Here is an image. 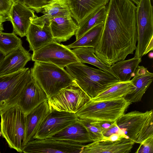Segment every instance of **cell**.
Returning a JSON list of instances; mask_svg holds the SVG:
<instances>
[{
  "label": "cell",
  "instance_id": "4dcf8cb0",
  "mask_svg": "<svg viewBox=\"0 0 153 153\" xmlns=\"http://www.w3.org/2000/svg\"><path fill=\"white\" fill-rule=\"evenodd\" d=\"M53 0H23L24 3L37 13L39 10Z\"/></svg>",
  "mask_w": 153,
  "mask_h": 153
},
{
  "label": "cell",
  "instance_id": "4316f807",
  "mask_svg": "<svg viewBox=\"0 0 153 153\" xmlns=\"http://www.w3.org/2000/svg\"><path fill=\"white\" fill-rule=\"evenodd\" d=\"M104 23L95 26L78 39L66 46L70 49L83 47H92L94 49L100 41Z\"/></svg>",
  "mask_w": 153,
  "mask_h": 153
},
{
  "label": "cell",
  "instance_id": "603a6c76",
  "mask_svg": "<svg viewBox=\"0 0 153 153\" xmlns=\"http://www.w3.org/2000/svg\"><path fill=\"white\" fill-rule=\"evenodd\" d=\"M141 61V58L135 57L127 60H121L111 66V69L120 82L128 81L134 76L136 69Z\"/></svg>",
  "mask_w": 153,
  "mask_h": 153
},
{
  "label": "cell",
  "instance_id": "4fadbf2b",
  "mask_svg": "<svg viewBox=\"0 0 153 153\" xmlns=\"http://www.w3.org/2000/svg\"><path fill=\"white\" fill-rule=\"evenodd\" d=\"M36 15L34 11L24 3L14 2L7 16L11 22L13 32L21 37L26 36Z\"/></svg>",
  "mask_w": 153,
  "mask_h": 153
},
{
  "label": "cell",
  "instance_id": "d590c367",
  "mask_svg": "<svg viewBox=\"0 0 153 153\" xmlns=\"http://www.w3.org/2000/svg\"><path fill=\"white\" fill-rule=\"evenodd\" d=\"M7 20L6 16L0 15V31H2L4 30L3 23Z\"/></svg>",
  "mask_w": 153,
  "mask_h": 153
},
{
  "label": "cell",
  "instance_id": "cb8c5ba5",
  "mask_svg": "<svg viewBox=\"0 0 153 153\" xmlns=\"http://www.w3.org/2000/svg\"><path fill=\"white\" fill-rule=\"evenodd\" d=\"M134 88L131 80L126 82L120 81L91 99L98 101L124 98L132 92Z\"/></svg>",
  "mask_w": 153,
  "mask_h": 153
},
{
  "label": "cell",
  "instance_id": "ffe728a7",
  "mask_svg": "<svg viewBox=\"0 0 153 153\" xmlns=\"http://www.w3.org/2000/svg\"><path fill=\"white\" fill-rule=\"evenodd\" d=\"M26 36L29 44V51H33L55 41L50 25L41 26L32 22Z\"/></svg>",
  "mask_w": 153,
  "mask_h": 153
},
{
  "label": "cell",
  "instance_id": "9a60e30c",
  "mask_svg": "<svg viewBox=\"0 0 153 153\" xmlns=\"http://www.w3.org/2000/svg\"><path fill=\"white\" fill-rule=\"evenodd\" d=\"M134 143L127 138L115 141L93 142L85 145L81 153H128L131 152Z\"/></svg>",
  "mask_w": 153,
  "mask_h": 153
},
{
  "label": "cell",
  "instance_id": "30bf717a",
  "mask_svg": "<svg viewBox=\"0 0 153 153\" xmlns=\"http://www.w3.org/2000/svg\"><path fill=\"white\" fill-rule=\"evenodd\" d=\"M31 60L51 63L62 68L79 62L71 50L56 41L33 51Z\"/></svg>",
  "mask_w": 153,
  "mask_h": 153
},
{
  "label": "cell",
  "instance_id": "8d00e7d4",
  "mask_svg": "<svg viewBox=\"0 0 153 153\" xmlns=\"http://www.w3.org/2000/svg\"><path fill=\"white\" fill-rule=\"evenodd\" d=\"M5 56L3 54L0 52V63Z\"/></svg>",
  "mask_w": 153,
  "mask_h": 153
},
{
  "label": "cell",
  "instance_id": "7a4b0ae2",
  "mask_svg": "<svg viewBox=\"0 0 153 153\" xmlns=\"http://www.w3.org/2000/svg\"><path fill=\"white\" fill-rule=\"evenodd\" d=\"M66 70L91 99L120 82L112 74L80 62L67 66Z\"/></svg>",
  "mask_w": 153,
  "mask_h": 153
},
{
  "label": "cell",
  "instance_id": "d6a6232c",
  "mask_svg": "<svg viewBox=\"0 0 153 153\" xmlns=\"http://www.w3.org/2000/svg\"><path fill=\"white\" fill-rule=\"evenodd\" d=\"M114 134H119L127 137V136L118 126L116 121H115L113 123L108 127L105 128L103 130V134L104 136V139L105 138Z\"/></svg>",
  "mask_w": 153,
  "mask_h": 153
},
{
  "label": "cell",
  "instance_id": "f35d334b",
  "mask_svg": "<svg viewBox=\"0 0 153 153\" xmlns=\"http://www.w3.org/2000/svg\"><path fill=\"white\" fill-rule=\"evenodd\" d=\"M13 2H15L16 1H19L21 2L24 3V1L23 0H13Z\"/></svg>",
  "mask_w": 153,
  "mask_h": 153
},
{
  "label": "cell",
  "instance_id": "8992f818",
  "mask_svg": "<svg viewBox=\"0 0 153 153\" xmlns=\"http://www.w3.org/2000/svg\"><path fill=\"white\" fill-rule=\"evenodd\" d=\"M32 78L28 68L0 76V115L18 103L22 91Z\"/></svg>",
  "mask_w": 153,
  "mask_h": 153
},
{
  "label": "cell",
  "instance_id": "f1b7e54d",
  "mask_svg": "<svg viewBox=\"0 0 153 153\" xmlns=\"http://www.w3.org/2000/svg\"><path fill=\"white\" fill-rule=\"evenodd\" d=\"M22 45L21 39L13 32L8 33L0 31V52L5 56Z\"/></svg>",
  "mask_w": 153,
  "mask_h": 153
},
{
  "label": "cell",
  "instance_id": "f546056e",
  "mask_svg": "<svg viewBox=\"0 0 153 153\" xmlns=\"http://www.w3.org/2000/svg\"><path fill=\"white\" fill-rule=\"evenodd\" d=\"M79 121L87 129L93 142L101 141L104 139L103 131L108 123L79 118Z\"/></svg>",
  "mask_w": 153,
  "mask_h": 153
},
{
  "label": "cell",
  "instance_id": "5bb4252c",
  "mask_svg": "<svg viewBox=\"0 0 153 153\" xmlns=\"http://www.w3.org/2000/svg\"><path fill=\"white\" fill-rule=\"evenodd\" d=\"M48 100L45 92L34 79L27 84L17 103L25 116Z\"/></svg>",
  "mask_w": 153,
  "mask_h": 153
},
{
  "label": "cell",
  "instance_id": "836d02e7",
  "mask_svg": "<svg viewBox=\"0 0 153 153\" xmlns=\"http://www.w3.org/2000/svg\"><path fill=\"white\" fill-rule=\"evenodd\" d=\"M13 2V0H0V15L7 16Z\"/></svg>",
  "mask_w": 153,
  "mask_h": 153
},
{
  "label": "cell",
  "instance_id": "e0dca14e",
  "mask_svg": "<svg viewBox=\"0 0 153 153\" xmlns=\"http://www.w3.org/2000/svg\"><path fill=\"white\" fill-rule=\"evenodd\" d=\"M32 55L22 45L6 55L0 63V76L10 74L25 68Z\"/></svg>",
  "mask_w": 153,
  "mask_h": 153
},
{
  "label": "cell",
  "instance_id": "277c9868",
  "mask_svg": "<svg viewBox=\"0 0 153 153\" xmlns=\"http://www.w3.org/2000/svg\"><path fill=\"white\" fill-rule=\"evenodd\" d=\"M131 104L124 98L98 101L91 98L76 114L79 118L113 123L124 114Z\"/></svg>",
  "mask_w": 153,
  "mask_h": 153
},
{
  "label": "cell",
  "instance_id": "6da1fadb",
  "mask_svg": "<svg viewBox=\"0 0 153 153\" xmlns=\"http://www.w3.org/2000/svg\"><path fill=\"white\" fill-rule=\"evenodd\" d=\"M137 7L130 0H110L100 41L95 53L111 66L133 54L136 48Z\"/></svg>",
  "mask_w": 153,
  "mask_h": 153
},
{
  "label": "cell",
  "instance_id": "9c48e42d",
  "mask_svg": "<svg viewBox=\"0 0 153 153\" xmlns=\"http://www.w3.org/2000/svg\"><path fill=\"white\" fill-rule=\"evenodd\" d=\"M136 7L137 44L134 57L141 58L153 40V7L151 0H140Z\"/></svg>",
  "mask_w": 153,
  "mask_h": 153
},
{
  "label": "cell",
  "instance_id": "7402d4cb",
  "mask_svg": "<svg viewBox=\"0 0 153 153\" xmlns=\"http://www.w3.org/2000/svg\"><path fill=\"white\" fill-rule=\"evenodd\" d=\"M51 137L83 144L93 142L87 129L79 121L68 126Z\"/></svg>",
  "mask_w": 153,
  "mask_h": 153
},
{
  "label": "cell",
  "instance_id": "52a82bcc",
  "mask_svg": "<svg viewBox=\"0 0 153 153\" xmlns=\"http://www.w3.org/2000/svg\"><path fill=\"white\" fill-rule=\"evenodd\" d=\"M0 132L9 147L22 152L25 115L17 104L0 115Z\"/></svg>",
  "mask_w": 153,
  "mask_h": 153
},
{
  "label": "cell",
  "instance_id": "44dd1931",
  "mask_svg": "<svg viewBox=\"0 0 153 153\" xmlns=\"http://www.w3.org/2000/svg\"><path fill=\"white\" fill-rule=\"evenodd\" d=\"M110 0H67L71 16L78 25L97 9L106 5Z\"/></svg>",
  "mask_w": 153,
  "mask_h": 153
},
{
  "label": "cell",
  "instance_id": "484cf974",
  "mask_svg": "<svg viewBox=\"0 0 153 153\" xmlns=\"http://www.w3.org/2000/svg\"><path fill=\"white\" fill-rule=\"evenodd\" d=\"M107 13L106 6H102L94 11L78 25V28L75 35L76 40L95 25L105 22Z\"/></svg>",
  "mask_w": 153,
  "mask_h": 153
},
{
  "label": "cell",
  "instance_id": "5b68a950",
  "mask_svg": "<svg viewBox=\"0 0 153 153\" xmlns=\"http://www.w3.org/2000/svg\"><path fill=\"white\" fill-rule=\"evenodd\" d=\"M117 124L127 137L134 143L140 144L153 135V111H135L124 114L116 121Z\"/></svg>",
  "mask_w": 153,
  "mask_h": 153
},
{
  "label": "cell",
  "instance_id": "8fae6325",
  "mask_svg": "<svg viewBox=\"0 0 153 153\" xmlns=\"http://www.w3.org/2000/svg\"><path fill=\"white\" fill-rule=\"evenodd\" d=\"M84 144L51 137L34 139L22 148V152L46 153H81Z\"/></svg>",
  "mask_w": 153,
  "mask_h": 153
},
{
  "label": "cell",
  "instance_id": "ac0fdd59",
  "mask_svg": "<svg viewBox=\"0 0 153 153\" xmlns=\"http://www.w3.org/2000/svg\"><path fill=\"white\" fill-rule=\"evenodd\" d=\"M50 25L55 40L60 43L66 41L74 35L78 28V24L71 15L51 19Z\"/></svg>",
  "mask_w": 153,
  "mask_h": 153
},
{
  "label": "cell",
  "instance_id": "3957f363",
  "mask_svg": "<svg viewBox=\"0 0 153 153\" xmlns=\"http://www.w3.org/2000/svg\"><path fill=\"white\" fill-rule=\"evenodd\" d=\"M30 70L48 100L75 81L64 68L50 63L35 62Z\"/></svg>",
  "mask_w": 153,
  "mask_h": 153
},
{
  "label": "cell",
  "instance_id": "7c38bea8",
  "mask_svg": "<svg viewBox=\"0 0 153 153\" xmlns=\"http://www.w3.org/2000/svg\"><path fill=\"white\" fill-rule=\"evenodd\" d=\"M79 118L75 113L57 111H50L41 124L33 139L51 137L68 126L78 121Z\"/></svg>",
  "mask_w": 153,
  "mask_h": 153
},
{
  "label": "cell",
  "instance_id": "83f0119b",
  "mask_svg": "<svg viewBox=\"0 0 153 153\" xmlns=\"http://www.w3.org/2000/svg\"><path fill=\"white\" fill-rule=\"evenodd\" d=\"M39 13L49 20L56 17L71 15L67 0H53L41 8Z\"/></svg>",
  "mask_w": 153,
  "mask_h": 153
},
{
  "label": "cell",
  "instance_id": "74e56055",
  "mask_svg": "<svg viewBox=\"0 0 153 153\" xmlns=\"http://www.w3.org/2000/svg\"><path fill=\"white\" fill-rule=\"evenodd\" d=\"M134 4H135L137 5L139 3L140 0H130Z\"/></svg>",
  "mask_w": 153,
  "mask_h": 153
},
{
  "label": "cell",
  "instance_id": "d4e9b609",
  "mask_svg": "<svg viewBox=\"0 0 153 153\" xmlns=\"http://www.w3.org/2000/svg\"><path fill=\"white\" fill-rule=\"evenodd\" d=\"M71 50L79 62L91 64L100 69L114 75L111 70V66L104 63L97 57L95 54L94 48L80 47L74 48Z\"/></svg>",
  "mask_w": 153,
  "mask_h": 153
},
{
  "label": "cell",
  "instance_id": "e575fe53",
  "mask_svg": "<svg viewBox=\"0 0 153 153\" xmlns=\"http://www.w3.org/2000/svg\"><path fill=\"white\" fill-rule=\"evenodd\" d=\"M124 138H128L125 136L117 134H114L111 135L108 137L105 138L102 141H115L120 140Z\"/></svg>",
  "mask_w": 153,
  "mask_h": 153
},
{
  "label": "cell",
  "instance_id": "2e32d148",
  "mask_svg": "<svg viewBox=\"0 0 153 153\" xmlns=\"http://www.w3.org/2000/svg\"><path fill=\"white\" fill-rule=\"evenodd\" d=\"M47 101L40 105L25 116V132L22 143V147L27 143L33 139V137L41 124L50 112Z\"/></svg>",
  "mask_w": 153,
  "mask_h": 153
},
{
  "label": "cell",
  "instance_id": "ba28073f",
  "mask_svg": "<svg viewBox=\"0 0 153 153\" xmlns=\"http://www.w3.org/2000/svg\"><path fill=\"white\" fill-rule=\"evenodd\" d=\"M91 98L75 81L48 100L50 111H63L76 114Z\"/></svg>",
  "mask_w": 153,
  "mask_h": 153
},
{
  "label": "cell",
  "instance_id": "d6986e66",
  "mask_svg": "<svg viewBox=\"0 0 153 153\" xmlns=\"http://www.w3.org/2000/svg\"><path fill=\"white\" fill-rule=\"evenodd\" d=\"M153 74L143 66H138L135 75L131 80L134 88L133 91L124 98L131 103L140 101L142 97L151 84Z\"/></svg>",
  "mask_w": 153,
  "mask_h": 153
},
{
  "label": "cell",
  "instance_id": "1f68e13d",
  "mask_svg": "<svg viewBox=\"0 0 153 153\" xmlns=\"http://www.w3.org/2000/svg\"><path fill=\"white\" fill-rule=\"evenodd\" d=\"M136 153H153V135L146 139L140 144Z\"/></svg>",
  "mask_w": 153,
  "mask_h": 153
}]
</instances>
